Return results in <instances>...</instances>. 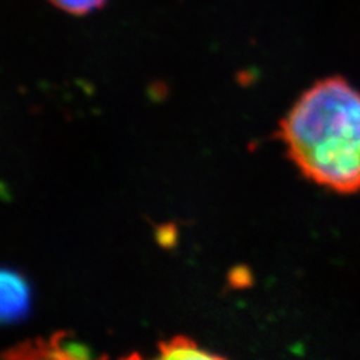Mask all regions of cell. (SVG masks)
Listing matches in <instances>:
<instances>
[{"label":"cell","instance_id":"6da1fadb","mask_svg":"<svg viewBox=\"0 0 360 360\" xmlns=\"http://www.w3.org/2000/svg\"><path fill=\"white\" fill-rule=\"evenodd\" d=\"M278 137L312 184L336 194L360 193V90L345 78L309 86L279 122Z\"/></svg>","mask_w":360,"mask_h":360},{"label":"cell","instance_id":"7a4b0ae2","mask_svg":"<svg viewBox=\"0 0 360 360\" xmlns=\"http://www.w3.org/2000/svg\"><path fill=\"white\" fill-rule=\"evenodd\" d=\"M32 308L27 279L11 269H0V323L22 320Z\"/></svg>","mask_w":360,"mask_h":360},{"label":"cell","instance_id":"3957f363","mask_svg":"<svg viewBox=\"0 0 360 360\" xmlns=\"http://www.w3.org/2000/svg\"><path fill=\"white\" fill-rule=\"evenodd\" d=\"M160 357L161 359H215L219 357L215 353H209L191 338L176 336L165 342L160 344Z\"/></svg>","mask_w":360,"mask_h":360},{"label":"cell","instance_id":"277c9868","mask_svg":"<svg viewBox=\"0 0 360 360\" xmlns=\"http://www.w3.org/2000/svg\"><path fill=\"white\" fill-rule=\"evenodd\" d=\"M54 2L70 13L83 14L98 8L104 0H54Z\"/></svg>","mask_w":360,"mask_h":360}]
</instances>
